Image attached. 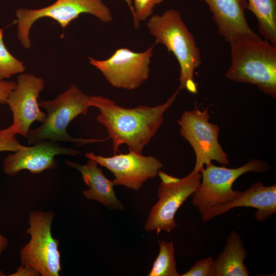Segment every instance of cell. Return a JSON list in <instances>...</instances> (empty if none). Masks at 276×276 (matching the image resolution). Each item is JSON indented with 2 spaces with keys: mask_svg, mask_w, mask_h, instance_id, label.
<instances>
[{
  "mask_svg": "<svg viewBox=\"0 0 276 276\" xmlns=\"http://www.w3.org/2000/svg\"><path fill=\"white\" fill-rule=\"evenodd\" d=\"M177 90L164 103L153 107L140 105L128 108L101 96L90 97V105L100 110L97 120L107 129L114 154L122 145L143 154L144 147L155 136L164 122L165 112L175 102Z\"/></svg>",
  "mask_w": 276,
  "mask_h": 276,
  "instance_id": "1",
  "label": "cell"
},
{
  "mask_svg": "<svg viewBox=\"0 0 276 276\" xmlns=\"http://www.w3.org/2000/svg\"><path fill=\"white\" fill-rule=\"evenodd\" d=\"M231 62L225 76L231 81L250 83L276 97V46L256 33L228 42Z\"/></svg>",
  "mask_w": 276,
  "mask_h": 276,
  "instance_id": "2",
  "label": "cell"
},
{
  "mask_svg": "<svg viewBox=\"0 0 276 276\" xmlns=\"http://www.w3.org/2000/svg\"><path fill=\"white\" fill-rule=\"evenodd\" d=\"M155 43L164 45L176 57L180 67L178 90L197 92L195 71L201 63L200 49L179 11L171 9L152 16L146 24Z\"/></svg>",
  "mask_w": 276,
  "mask_h": 276,
  "instance_id": "3",
  "label": "cell"
},
{
  "mask_svg": "<svg viewBox=\"0 0 276 276\" xmlns=\"http://www.w3.org/2000/svg\"><path fill=\"white\" fill-rule=\"evenodd\" d=\"M90 97L75 84L52 100H41L39 107L47 111L38 127L30 129L26 137L29 145L44 140L72 143L78 147L103 142L108 139L75 138L67 131L69 124L80 114L86 115L91 107Z\"/></svg>",
  "mask_w": 276,
  "mask_h": 276,
  "instance_id": "4",
  "label": "cell"
},
{
  "mask_svg": "<svg viewBox=\"0 0 276 276\" xmlns=\"http://www.w3.org/2000/svg\"><path fill=\"white\" fill-rule=\"evenodd\" d=\"M269 166L258 159H252L237 168L216 166L212 163L200 171L201 181L193 194V204L201 214L205 222L211 214L218 209L236 199L241 191L233 189L234 182L241 175L249 172H264Z\"/></svg>",
  "mask_w": 276,
  "mask_h": 276,
  "instance_id": "5",
  "label": "cell"
},
{
  "mask_svg": "<svg viewBox=\"0 0 276 276\" xmlns=\"http://www.w3.org/2000/svg\"><path fill=\"white\" fill-rule=\"evenodd\" d=\"M55 213L33 211L29 216V242L19 251L21 265L32 268L42 276H58L62 270L59 241L52 236Z\"/></svg>",
  "mask_w": 276,
  "mask_h": 276,
  "instance_id": "6",
  "label": "cell"
},
{
  "mask_svg": "<svg viewBox=\"0 0 276 276\" xmlns=\"http://www.w3.org/2000/svg\"><path fill=\"white\" fill-rule=\"evenodd\" d=\"M83 13L94 15L103 22L112 20L111 11L103 0H56L52 4L38 9L19 8L16 11L17 36L22 45L31 47L29 33L38 19L49 17L64 29Z\"/></svg>",
  "mask_w": 276,
  "mask_h": 276,
  "instance_id": "7",
  "label": "cell"
},
{
  "mask_svg": "<svg viewBox=\"0 0 276 276\" xmlns=\"http://www.w3.org/2000/svg\"><path fill=\"white\" fill-rule=\"evenodd\" d=\"M161 179L157 202L152 208L145 224L147 232H171L177 225L175 216L184 202L193 194L200 183V172L192 171L179 178L159 171Z\"/></svg>",
  "mask_w": 276,
  "mask_h": 276,
  "instance_id": "8",
  "label": "cell"
},
{
  "mask_svg": "<svg viewBox=\"0 0 276 276\" xmlns=\"http://www.w3.org/2000/svg\"><path fill=\"white\" fill-rule=\"evenodd\" d=\"M207 109L185 111L177 123L180 134L193 148L196 157L192 171L200 172L206 165L215 160L229 165L228 155L224 151L218 141L219 128L209 121Z\"/></svg>",
  "mask_w": 276,
  "mask_h": 276,
  "instance_id": "9",
  "label": "cell"
},
{
  "mask_svg": "<svg viewBox=\"0 0 276 276\" xmlns=\"http://www.w3.org/2000/svg\"><path fill=\"white\" fill-rule=\"evenodd\" d=\"M153 49L151 46L144 52H135L123 48L117 49L105 60L88 58L89 63L101 72L111 86L133 90L149 78Z\"/></svg>",
  "mask_w": 276,
  "mask_h": 276,
  "instance_id": "10",
  "label": "cell"
},
{
  "mask_svg": "<svg viewBox=\"0 0 276 276\" xmlns=\"http://www.w3.org/2000/svg\"><path fill=\"white\" fill-rule=\"evenodd\" d=\"M129 150L128 153H117L109 157L93 152L85 153V156L110 171L114 176V186L137 191L146 181L158 175L163 164L153 156H144Z\"/></svg>",
  "mask_w": 276,
  "mask_h": 276,
  "instance_id": "11",
  "label": "cell"
},
{
  "mask_svg": "<svg viewBox=\"0 0 276 276\" xmlns=\"http://www.w3.org/2000/svg\"><path fill=\"white\" fill-rule=\"evenodd\" d=\"M16 83V87L8 96L6 104L12 112V126L15 132L26 138L31 125L36 121L42 123L46 117L38 101L44 82L41 78L33 74L21 73Z\"/></svg>",
  "mask_w": 276,
  "mask_h": 276,
  "instance_id": "12",
  "label": "cell"
},
{
  "mask_svg": "<svg viewBox=\"0 0 276 276\" xmlns=\"http://www.w3.org/2000/svg\"><path fill=\"white\" fill-rule=\"evenodd\" d=\"M14 152L4 159L3 168L8 176H14L23 170L38 174L57 166L55 156L58 155L78 156L81 152L61 145L59 142L44 140Z\"/></svg>",
  "mask_w": 276,
  "mask_h": 276,
  "instance_id": "13",
  "label": "cell"
},
{
  "mask_svg": "<svg viewBox=\"0 0 276 276\" xmlns=\"http://www.w3.org/2000/svg\"><path fill=\"white\" fill-rule=\"evenodd\" d=\"M205 2L220 35L228 43L243 35L254 34L246 19L247 0H198Z\"/></svg>",
  "mask_w": 276,
  "mask_h": 276,
  "instance_id": "14",
  "label": "cell"
},
{
  "mask_svg": "<svg viewBox=\"0 0 276 276\" xmlns=\"http://www.w3.org/2000/svg\"><path fill=\"white\" fill-rule=\"evenodd\" d=\"M85 165H80L70 160L65 162L69 167L78 170L88 189L83 191V196L88 200L99 202L111 210H124L122 203L115 194L113 180L108 179L94 160L88 158Z\"/></svg>",
  "mask_w": 276,
  "mask_h": 276,
  "instance_id": "15",
  "label": "cell"
},
{
  "mask_svg": "<svg viewBox=\"0 0 276 276\" xmlns=\"http://www.w3.org/2000/svg\"><path fill=\"white\" fill-rule=\"evenodd\" d=\"M256 209L255 215L258 221H263L276 212V185L265 186L260 182L253 183L248 189L241 192L233 201L213 212L210 217L221 215L237 207Z\"/></svg>",
  "mask_w": 276,
  "mask_h": 276,
  "instance_id": "16",
  "label": "cell"
},
{
  "mask_svg": "<svg viewBox=\"0 0 276 276\" xmlns=\"http://www.w3.org/2000/svg\"><path fill=\"white\" fill-rule=\"evenodd\" d=\"M246 256L239 234L232 231L227 237L224 249L214 260L213 276H248L244 263Z\"/></svg>",
  "mask_w": 276,
  "mask_h": 276,
  "instance_id": "17",
  "label": "cell"
},
{
  "mask_svg": "<svg viewBox=\"0 0 276 276\" xmlns=\"http://www.w3.org/2000/svg\"><path fill=\"white\" fill-rule=\"evenodd\" d=\"M247 10L255 16L260 33L276 46V0H247Z\"/></svg>",
  "mask_w": 276,
  "mask_h": 276,
  "instance_id": "18",
  "label": "cell"
},
{
  "mask_svg": "<svg viewBox=\"0 0 276 276\" xmlns=\"http://www.w3.org/2000/svg\"><path fill=\"white\" fill-rule=\"evenodd\" d=\"M159 250L148 276H178L173 242L159 240Z\"/></svg>",
  "mask_w": 276,
  "mask_h": 276,
  "instance_id": "19",
  "label": "cell"
},
{
  "mask_svg": "<svg viewBox=\"0 0 276 276\" xmlns=\"http://www.w3.org/2000/svg\"><path fill=\"white\" fill-rule=\"evenodd\" d=\"M25 70L23 62L13 56L5 45L3 29H0V80L22 73Z\"/></svg>",
  "mask_w": 276,
  "mask_h": 276,
  "instance_id": "20",
  "label": "cell"
},
{
  "mask_svg": "<svg viewBox=\"0 0 276 276\" xmlns=\"http://www.w3.org/2000/svg\"><path fill=\"white\" fill-rule=\"evenodd\" d=\"M164 0H132V13L135 28H139L141 21L149 17L154 8Z\"/></svg>",
  "mask_w": 276,
  "mask_h": 276,
  "instance_id": "21",
  "label": "cell"
},
{
  "mask_svg": "<svg viewBox=\"0 0 276 276\" xmlns=\"http://www.w3.org/2000/svg\"><path fill=\"white\" fill-rule=\"evenodd\" d=\"M13 127L9 126L0 130V152H15L25 147L17 140Z\"/></svg>",
  "mask_w": 276,
  "mask_h": 276,
  "instance_id": "22",
  "label": "cell"
},
{
  "mask_svg": "<svg viewBox=\"0 0 276 276\" xmlns=\"http://www.w3.org/2000/svg\"><path fill=\"white\" fill-rule=\"evenodd\" d=\"M214 260L212 257L202 259L181 276H213Z\"/></svg>",
  "mask_w": 276,
  "mask_h": 276,
  "instance_id": "23",
  "label": "cell"
},
{
  "mask_svg": "<svg viewBox=\"0 0 276 276\" xmlns=\"http://www.w3.org/2000/svg\"><path fill=\"white\" fill-rule=\"evenodd\" d=\"M17 83L13 81L0 80V104H6L10 93L16 87Z\"/></svg>",
  "mask_w": 276,
  "mask_h": 276,
  "instance_id": "24",
  "label": "cell"
},
{
  "mask_svg": "<svg viewBox=\"0 0 276 276\" xmlns=\"http://www.w3.org/2000/svg\"><path fill=\"white\" fill-rule=\"evenodd\" d=\"M9 275L11 276H38L40 275L39 273L36 271L35 269L24 266L21 265L20 267H19L16 271L12 273L11 274H10Z\"/></svg>",
  "mask_w": 276,
  "mask_h": 276,
  "instance_id": "25",
  "label": "cell"
},
{
  "mask_svg": "<svg viewBox=\"0 0 276 276\" xmlns=\"http://www.w3.org/2000/svg\"><path fill=\"white\" fill-rule=\"evenodd\" d=\"M9 242L8 239L0 234V258L3 252L7 249Z\"/></svg>",
  "mask_w": 276,
  "mask_h": 276,
  "instance_id": "26",
  "label": "cell"
},
{
  "mask_svg": "<svg viewBox=\"0 0 276 276\" xmlns=\"http://www.w3.org/2000/svg\"><path fill=\"white\" fill-rule=\"evenodd\" d=\"M124 1L126 3L131 12L132 13L133 11V6H132V0H124Z\"/></svg>",
  "mask_w": 276,
  "mask_h": 276,
  "instance_id": "27",
  "label": "cell"
}]
</instances>
